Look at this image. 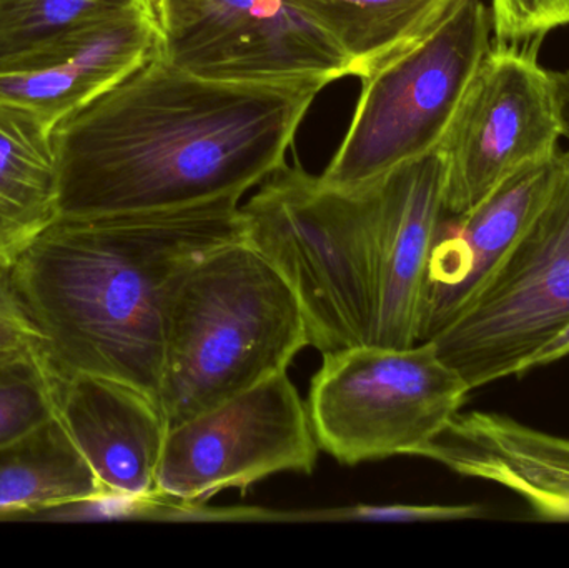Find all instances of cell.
<instances>
[{
    "mask_svg": "<svg viewBox=\"0 0 569 568\" xmlns=\"http://www.w3.org/2000/svg\"><path fill=\"white\" fill-rule=\"evenodd\" d=\"M327 86L203 79L159 53L53 129L60 217L240 202L282 169Z\"/></svg>",
    "mask_w": 569,
    "mask_h": 568,
    "instance_id": "6da1fadb",
    "label": "cell"
},
{
    "mask_svg": "<svg viewBox=\"0 0 569 568\" xmlns=\"http://www.w3.org/2000/svg\"><path fill=\"white\" fill-rule=\"evenodd\" d=\"M246 239L239 200L116 216L60 217L10 267L60 377L92 376L159 402L170 306L190 267Z\"/></svg>",
    "mask_w": 569,
    "mask_h": 568,
    "instance_id": "7a4b0ae2",
    "label": "cell"
},
{
    "mask_svg": "<svg viewBox=\"0 0 569 568\" xmlns=\"http://www.w3.org/2000/svg\"><path fill=\"white\" fill-rule=\"evenodd\" d=\"M310 346L282 273L246 239L190 267L167 322L159 406L179 426L280 372Z\"/></svg>",
    "mask_w": 569,
    "mask_h": 568,
    "instance_id": "3957f363",
    "label": "cell"
},
{
    "mask_svg": "<svg viewBox=\"0 0 569 568\" xmlns=\"http://www.w3.org/2000/svg\"><path fill=\"white\" fill-rule=\"evenodd\" d=\"M240 209L247 242L297 296L310 346L321 356L375 346L385 256L373 189H330L284 163Z\"/></svg>",
    "mask_w": 569,
    "mask_h": 568,
    "instance_id": "277c9868",
    "label": "cell"
},
{
    "mask_svg": "<svg viewBox=\"0 0 569 568\" xmlns=\"http://www.w3.org/2000/svg\"><path fill=\"white\" fill-rule=\"evenodd\" d=\"M491 36L483 0H458L437 26L360 79L350 126L320 182L357 192L437 152L493 47Z\"/></svg>",
    "mask_w": 569,
    "mask_h": 568,
    "instance_id": "5b68a950",
    "label": "cell"
},
{
    "mask_svg": "<svg viewBox=\"0 0 569 568\" xmlns=\"http://www.w3.org/2000/svg\"><path fill=\"white\" fill-rule=\"evenodd\" d=\"M471 389L431 340L325 353L307 407L318 447L345 466L420 456Z\"/></svg>",
    "mask_w": 569,
    "mask_h": 568,
    "instance_id": "8992f818",
    "label": "cell"
},
{
    "mask_svg": "<svg viewBox=\"0 0 569 568\" xmlns=\"http://www.w3.org/2000/svg\"><path fill=\"white\" fill-rule=\"evenodd\" d=\"M569 323V150L550 199L470 307L431 339L471 390L511 376Z\"/></svg>",
    "mask_w": 569,
    "mask_h": 568,
    "instance_id": "52a82bcc",
    "label": "cell"
},
{
    "mask_svg": "<svg viewBox=\"0 0 569 568\" xmlns=\"http://www.w3.org/2000/svg\"><path fill=\"white\" fill-rule=\"evenodd\" d=\"M318 452L307 402L280 372L169 429L156 497L193 507L277 474L310 476Z\"/></svg>",
    "mask_w": 569,
    "mask_h": 568,
    "instance_id": "ba28073f",
    "label": "cell"
},
{
    "mask_svg": "<svg viewBox=\"0 0 569 568\" xmlns=\"http://www.w3.org/2000/svg\"><path fill=\"white\" fill-rule=\"evenodd\" d=\"M538 49L493 43L481 60L437 150L447 216L468 212L525 167L560 153L557 93Z\"/></svg>",
    "mask_w": 569,
    "mask_h": 568,
    "instance_id": "9c48e42d",
    "label": "cell"
},
{
    "mask_svg": "<svg viewBox=\"0 0 569 568\" xmlns=\"http://www.w3.org/2000/svg\"><path fill=\"white\" fill-rule=\"evenodd\" d=\"M160 56L223 82L353 76L347 53L293 0H163Z\"/></svg>",
    "mask_w": 569,
    "mask_h": 568,
    "instance_id": "30bf717a",
    "label": "cell"
},
{
    "mask_svg": "<svg viewBox=\"0 0 569 568\" xmlns=\"http://www.w3.org/2000/svg\"><path fill=\"white\" fill-rule=\"evenodd\" d=\"M162 47L146 0H123L73 26L0 72V102L56 129L119 86Z\"/></svg>",
    "mask_w": 569,
    "mask_h": 568,
    "instance_id": "8fae6325",
    "label": "cell"
},
{
    "mask_svg": "<svg viewBox=\"0 0 569 568\" xmlns=\"http://www.w3.org/2000/svg\"><path fill=\"white\" fill-rule=\"evenodd\" d=\"M560 153L525 167L468 212H443L421 289L418 342L443 332L480 296L550 199Z\"/></svg>",
    "mask_w": 569,
    "mask_h": 568,
    "instance_id": "7c38bea8",
    "label": "cell"
},
{
    "mask_svg": "<svg viewBox=\"0 0 569 568\" xmlns=\"http://www.w3.org/2000/svg\"><path fill=\"white\" fill-rule=\"evenodd\" d=\"M56 413L109 499H157L169 427L156 399L117 380L56 373Z\"/></svg>",
    "mask_w": 569,
    "mask_h": 568,
    "instance_id": "4fadbf2b",
    "label": "cell"
},
{
    "mask_svg": "<svg viewBox=\"0 0 569 568\" xmlns=\"http://www.w3.org/2000/svg\"><path fill=\"white\" fill-rule=\"evenodd\" d=\"M420 457L520 496L543 522H569V439L498 412H458Z\"/></svg>",
    "mask_w": 569,
    "mask_h": 568,
    "instance_id": "5bb4252c",
    "label": "cell"
},
{
    "mask_svg": "<svg viewBox=\"0 0 569 568\" xmlns=\"http://www.w3.org/2000/svg\"><path fill=\"white\" fill-rule=\"evenodd\" d=\"M438 152L405 163L370 186L383 239L385 277L375 346L418 343V312L431 243L443 216Z\"/></svg>",
    "mask_w": 569,
    "mask_h": 568,
    "instance_id": "9a60e30c",
    "label": "cell"
},
{
    "mask_svg": "<svg viewBox=\"0 0 569 568\" xmlns=\"http://www.w3.org/2000/svg\"><path fill=\"white\" fill-rule=\"evenodd\" d=\"M52 133L36 113L0 102V267L60 219Z\"/></svg>",
    "mask_w": 569,
    "mask_h": 568,
    "instance_id": "2e32d148",
    "label": "cell"
},
{
    "mask_svg": "<svg viewBox=\"0 0 569 568\" xmlns=\"http://www.w3.org/2000/svg\"><path fill=\"white\" fill-rule=\"evenodd\" d=\"M107 500L113 499L107 496L57 413L0 447V519Z\"/></svg>",
    "mask_w": 569,
    "mask_h": 568,
    "instance_id": "e0dca14e",
    "label": "cell"
},
{
    "mask_svg": "<svg viewBox=\"0 0 569 568\" xmlns=\"http://www.w3.org/2000/svg\"><path fill=\"white\" fill-rule=\"evenodd\" d=\"M347 53L363 79L437 26L458 0H293Z\"/></svg>",
    "mask_w": 569,
    "mask_h": 568,
    "instance_id": "ac0fdd59",
    "label": "cell"
},
{
    "mask_svg": "<svg viewBox=\"0 0 569 568\" xmlns=\"http://www.w3.org/2000/svg\"><path fill=\"white\" fill-rule=\"evenodd\" d=\"M123 0H0V72Z\"/></svg>",
    "mask_w": 569,
    "mask_h": 568,
    "instance_id": "d6986e66",
    "label": "cell"
},
{
    "mask_svg": "<svg viewBox=\"0 0 569 568\" xmlns=\"http://www.w3.org/2000/svg\"><path fill=\"white\" fill-rule=\"evenodd\" d=\"M56 416V373L46 362L0 370V447Z\"/></svg>",
    "mask_w": 569,
    "mask_h": 568,
    "instance_id": "ffe728a7",
    "label": "cell"
},
{
    "mask_svg": "<svg viewBox=\"0 0 569 568\" xmlns=\"http://www.w3.org/2000/svg\"><path fill=\"white\" fill-rule=\"evenodd\" d=\"M493 42L541 43L558 27L569 26V0H491Z\"/></svg>",
    "mask_w": 569,
    "mask_h": 568,
    "instance_id": "44dd1931",
    "label": "cell"
},
{
    "mask_svg": "<svg viewBox=\"0 0 569 568\" xmlns=\"http://www.w3.org/2000/svg\"><path fill=\"white\" fill-rule=\"evenodd\" d=\"M32 362H46L42 339L23 309L10 267H0V370Z\"/></svg>",
    "mask_w": 569,
    "mask_h": 568,
    "instance_id": "7402d4cb",
    "label": "cell"
},
{
    "mask_svg": "<svg viewBox=\"0 0 569 568\" xmlns=\"http://www.w3.org/2000/svg\"><path fill=\"white\" fill-rule=\"evenodd\" d=\"M340 519L367 520H467L485 516L483 507L475 506H398L355 507L337 512Z\"/></svg>",
    "mask_w": 569,
    "mask_h": 568,
    "instance_id": "603a6c76",
    "label": "cell"
},
{
    "mask_svg": "<svg viewBox=\"0 0 569 568\" xmlns=\"http://www.w3.org/2000/svg\"><path fill=\"white\" fill-rule=\"evenodd\" d=\"M569 357V323L555 337L551 342H548L530 362L525 367V373L531 370L541 369V367L550 366V363L558 362V360L568 359Z\"/></svg>",
    "mask_w": 569,
    "mask_h": 568,
    "instance_id": "cb8c5ba5",
    "label": "cell"
},
{
    "mask_svg": "<svg viewBox=\"0 0 569 568\" xmlns=\"http://www.w3.org/2000/svg\"><path fill=\"white\" fill-rule=\"evenodd\" d=\"M555 93H557L558 113H560L561 132L569 140V69L551 72Z\"/></svg>",
    "mask_w": 569,
    "mask_h": 568,
    "instance_id": "d4e9b609",
    "label": "cell"
},
{
    "mask_svg": "<svg viewBox=\"0 0 569 568\" xmlns=\"http://www.w3.org/2000/svg\"><path fill=\"white\" fill-rule=\"evenodd\" d=\"M149 9L152 10L153 17H156L157 23H159L160 30L163 27V0H146Z\"/></svg>",
    "mask_w": 569,
    "mask_h": 568,
    "instance_id": "484cf974",
    "label": "cell"
}]
</instances>
